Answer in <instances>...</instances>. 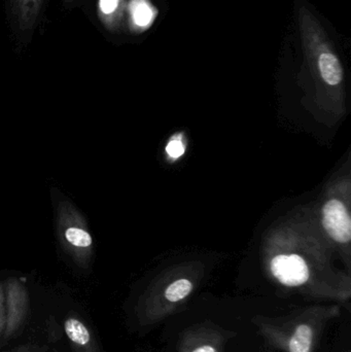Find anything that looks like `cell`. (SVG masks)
<instances>
[{"instance_id": "obj_2", "label": "cell", "mask_w": 351, "mask_h": 352, "mask_svg": "<svg viewBox=\"0 0 351 352\" xmlns=\"http://www.w3.org/2000/svg\"><path fill=\"white\" fill-rule=\"evenodd\" d=\"M196 281L189 276H179L152 287L140 308L141 320L146 324H156L179 311L195 291Z\"/></svg>"}, {"instance_id": "obj_4", "label": "cell", "mask_w": 351, "mask_h": 352, "mask_svg": "<svg viewBox=\"0 0 351 352\" xmlns=\"http://www.w3.org/2000/svg\"><path fill=\"white\" fill-rule=\"evenodd\" d=\"M233 336L234 333L227 332L212 322H204L183 333L179 352H223L227 341Z\"/></svg>"}, {"instance_id": "obj_9", "label": "cell", "mask_w": 351, "mask_h": 352, "mask_svg": "<svg viewBox=\"0 0 351 352\" xmlns=\"http://www.w3.org/2000/svg\"><path fill=\"white\" fill-rule=\"evenodd\" d=\"M166 152L171 158L177 159L185 154V146H183L181 140H173L167 144Z\"/></svg>"}, {"instance_id": "obj_7", "label": "cell", "mask_w": 351, "mask_h": 352, "mask_svg": "<svg viewBox=\"0 0 351 352\" xmlns=\"http://www.w3.org/2000/svg\"><path fill=\"white\" fill-rule=\"evenodd\" d=\"M64 330H65L66 335L70 341L80 345V346H84L88 344L91 340V335L89 333L88 329L86 328L84 324L80 320H74V318H69L66 320L64 324Z\"/></svg>"}, {"instance_id": "obj_6", "label": "cell", "mask_w": 351, "mask_h": 352, "mask_svg": "<svg viewBox=\"0 0 351 352\" xmlns=\"http://www.w3.org/2000/svg\"><path fill=\"white\" fill-rule=\"evenodd\" d=\"M130 28L134 33H144L156 22L159 10L150 0H130L128 6Z\"/></svg>"}, {"instance_id": "obj_1", "label": "cell", "mask_w": 351, "mask_h": 352, "mask_svg": "<svg viewBox=\"0 0 351 352\" xmlns=\"http://www.w3.org/2000/svg\"><path fill=\"white\" fill-rule=\"evenodd\" d=\"M339 305H315L280 318L257 316V327L268 346L282 352H315L327 324L339 318Z\"/></svg>"}, {"instance_id": "obj_5", "label": "cell", "mask_w": 351, "mask_h": 352, "mask_svg": "<svg viewBox=\"0 0 351 352\" xmlns=\"http://www.w3.org/2000/svg\"><path fill=\"white\" fill-rule=\"evenodd\" d=\"M323 225L328 235L338 243L351 239V219L348 207L339 199H330L323 207Z\"/></svg>"}, {"instance_id": "obj_8", "label": "cell", "mask_w": 351, "mask_h": 352, "mask_svg": "<svg viewBox=\"0 0 351 352\" xmlns=\"http://www.w3.org/2000/svg\"><path fill=\"white\" fill-rule=\"evenodd\" d=\"M123 0H99V10L106 16H113L121 8Z\"/></svg>"}, {"instance_id": "obj_3", "label": "cell", "mask_w": 351, "mask_h": 352, "mask_svg": "<svg viewBox=\"0 0 351 352\" xmlns=\"http://www.w3.org/2000/svg\"><path fill=\"white\" fill-rule=\"evenodd\" d=\"M56 223L62 248L78 264H86L92 256L94 241L84 217L69 201H60Z\"/></svg>"}]
</instances>
